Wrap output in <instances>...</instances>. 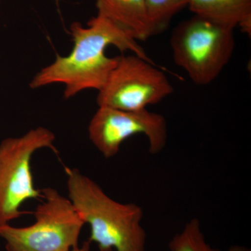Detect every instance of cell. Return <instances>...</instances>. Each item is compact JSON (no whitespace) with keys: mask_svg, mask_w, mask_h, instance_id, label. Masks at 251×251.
<instances>
[{"mask_svg":"<svg viewBox=\"0 0 251 251\" xmlns=\"http://www.w3.org/2000/svg\"><path fill=\"white\" fill-rule=\"evenodd\" d=\"M89 137L105 158L114 157L122 144L133 135L143 134L149 141V151L155 154L166 147L168 126L161 114L149 111H125L108 107H99L91 120Z\"/></svg>","mask_w":251,"mask_h":251,"instance_id":"52a82bcc","label":"cell"},{"mask_svg":"<svg viewBox=\"0 0 251 251\" xmlns=\"http://www.w3.org/2000/svg\"><path fill=\"white\" fill-rule=\"evenodd\" d=\"M228 251H251V249L241 246H232L229 248Z\"/></svg>","mask_w":251,"mask_h":251,"instance_id":"4fadbf2b","label":"cell"},{"mask_svg":"<svg viewBox=\"0 0 251 251\" xmlns=\"http://www.w3.org/2000/svg\"><path fill=\"white\" fill-rule=\"evenodd\" d=\"M171 45L175 64L196 85H209L232 57L234 30L195 15L173 29Z\"/></svg>","mask_w":251,"mask_h":251,"instance_id":"277c9868","label":"cell"},{"mask_svg":"<svg viewBox=\"0 0 251 251\" xmlns=\"http://www.w3.org/2000/svg\"><path fill=\"white\" fill-rule=\"evenodd\" d=\"M69 199L90 227L88 241L99 251H145L143 211L133 203L112 199L98 184L76 168H65Z\"/></svg>","mask_w":251,"mask_h":251,"instance_id":"7a4b0ae2","label":"cell"},{"mask_svg":"<svg viewBox=\"0 0 251 251\" xmlns=\"http://www.w3.org/2000/svg\"><path fill=\"white\" fill-rule=\"evenodd\" d=\"M54 141V133L40 126L0 143V226L25 214L21 208L26 201L42 199L41 189L34 185L31 159L41 149L57 153Z\"/></svg>","mask_w":251,"mask_h":251,"instance_id":"5b68a950","label":"cell"},{"mask_svg":"<svg viewBox=\"0 0 251 251\" xmlns=\"http://www.w3.org/2000/svg\"><path fill=\"white\" fill-rule=\"evenodd\" d=\"M90 241H87L82 244L81 247H77L73 249L71 251H90Z\"/></svg>","mask_w":251,"mask_h":251,"instance_id":"7c38bea8","label":"cell"},{"mask_svg":"<svg viewBox=\"0 0 251 251\" xmlns=\"http://www.w3.org/2000/svg\"><path fill=\"white\" fill-rule=\"evenodd\" d=\"M153 35L168 29L175 15L188 6V0H145Z\"/></svg>","mask_w":251,"mask_h":251,"instance_id":"30bf717a","label":"cell"},{"mask_svg":"<svg viewBox=\"0 0 251 251\" xmlns=\"http://www.w3.org/2000/svg\"><path fill=\"white\" fill-rule=\"evenodd\" d=\"M41 192L44 201L34 211V224L0 226L6 251H71L78 247L85 224L70 200L53 188H43Z\"/></svg>","mask_w":251,"mask_h":251,"instance_id":"3957f363","label":"cell"},{"mask_svg":"<svg viewBox=\"0 0 251 251\" xmlns=\"http://www.w3.org/2000/svg\"><path fill=\"white\" fill-rule=\"evenodd\" d=\"M188 6L196 16L251 35V0H188Z\"/></svg>","mask_w":251,"mask_h":251,"instance_id":"9c48e42d","label":"cell"},{"mask_svg":"<svg viewBox=\"0 0 251 251\" xmlns=\"http://www.w3.org/2000/svg\"><path fill=\"white\" fill-rule=\"evenodd\" d=\"M98 14L118 25L135 41L153 35L145 0H97Z\"/></svg>","mask_w":251,"mask_h":251,"instance_id":"ba28073f","label":"cell"},{"mask_svg":"<svg viewBox=\"0 0 251 251\" xmlns=\"http://www.w3.org/2000/svg\"><path fill=\"white\" fill-rule=\"evenodd\" d=\"M169 249L171 251H220L206 242L197 219L191 220L183 230L172 239Z\"/></svg>","mask_w":251,"mask_h":251,"instance_id":"8fae6325","label":"cell"},{"mask_svg":"<svg viewBox=\"0 0 251 251\" xmlns=\"http://www.w3.org/2000/svg\"><path fill=\"white\" fill-rule=\"evenodd\" d=\"M71 34L74 48L69 55H57L52 64L43 68L33 77L31 89L64 84V98L70 99L86 90H100L117 63L118 57H108L105 53L109 46L122 52L133 54L154 63L145 53L138 41L102 15L92 18L85 27L73 23Z\"/></svg>","mask_w":251,"mask_h":251,"instance_id":"6da1fadb","label":"cell"},{"mask_svg":"<svg viewBox=\"0 0 251 251\" xmlns=\"http://www.w3.org/2000/svg\"><path fill=\"white\" fill-rule=\"evenodd\" d=\"M117 63L99 90V107L138 111L161 102L174 92L166 74L154 63L133 54L118 56Z\"/></svg>","mask_w":251,"mask_h":251,"instance_id":"8992f818","label":"cell"}]
</instances>
